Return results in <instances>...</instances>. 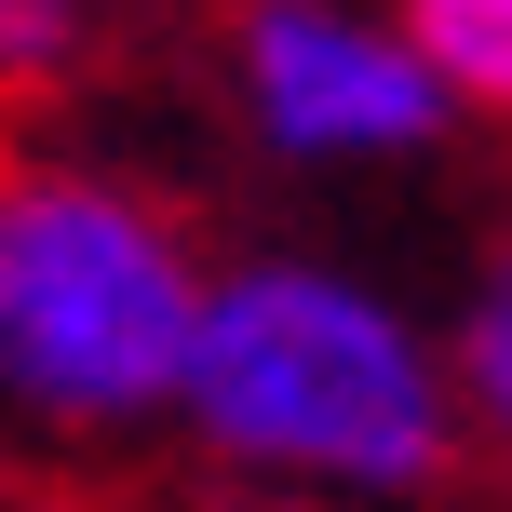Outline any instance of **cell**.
<instances>
[{
  "label": "cell",
  "mask_w": 512,
  "mask_h": 512,
  "mask_svg": "<svg viewBox=\"0 0 512 512\" xmlns=\"http://www.w3.org/2000/svg\"><path fill=\"white\" fill-rule=\"evenodd\" d=\"M203 256L176 216L81 162H0V405L54 432H122L176 405Z\"/></svg>",
  "instance_id": "7a4b0ae2"
},
{
  "label": "cell",
  "mask_w": 512,
  "mask_h": 512,
  "mask_svg": "<svg viewBox=\"0 0 512 512\" xmlns=\"http://www.w3.org/2000/svg\"><path fill=\"white\" fill-rule=\"evenodd\" d=\"M459 391H472V418L512 445V243L486 256V297H472V324H459Z\"/></svg>",
  "instance_id": "5b68a950"
},
{
  "label": "cell",
  "mask_w": 512,
  "mask_h": 512,
  "mask_svg": "<svg viewBox=\"0 0 512 512\" xmlns=\"http://www.w3.org/2000/svg\"><path fill=\"white\" fill-rule=\"evenodd\" d=\"M81 54V0H0V81H54Z\"/></svg>",
  "instance_id": "8992f818"
},
{
  "label": "cell",
  "mask_w": 512,
  "mask_h": 512,
  "mask_svg": "<svg viewBox=\"0 0 512 512\" xmlns=\"http://www.w3.org/2000/svg\"><path fill=\"white\" fill-rule=\"evenodd\" d=\"M391 27H405L418 68L445 81V108H499L512 122V0H405Z\"/></svg>",
  "instance_id": "277c9868"
},
{
  "label": "cell",
  "mask_w": 512,
  "mask_h": 512,
  "mask_svg": "<svg viewBox=\"0 0 512 512\" xmlns=\"http://www.w3.org/2000/svg\"><path fill=\"white\" fill-rule=\"evenodd\" d=\"M176 418L230 472L405 499L459 445V378L378 283L310 270V256H256V270H203Z\"/></svg>",
  "instance_id": "6da1fadb"
},
{
  "label": "cell",
  "mask_w": 512,
  "mask_h": 512,
  "mask_svg": "<svg viewBox=\"0 0 512 512\" xmlns=\"http://www.w3.org/2000/svg\"><path fill=\"white\" fill-rule=\"evenodd\" d=\"M230 81H243V122L283 162H405L459 122L445 81L418 68V41L391 14H351V0H243Z\"/></svg>",
  "instance_id": "3957f363"
}]
</instances>
